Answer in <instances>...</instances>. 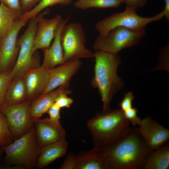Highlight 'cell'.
<instances>
[{"instance_id":"cell-1","label":"cell","mask_w":169,"mask_h":169,"mask_svg":"<svg viewBox=\"0 0 169 169\" xmlns=\"http://www.w3.org/2000/svg\"><path fill=\"white\" fill-rule=\"evenodd\" d=\"M152 150L138 130L132 128L125 136L104 152L107 169L143 168Z\"/></svg>"},{"instance_id":"cell-2","label":"cell","mask_w":169,"mask_h":169,"mask_svg":"<svg viewBox=\"0 0 169 169\" xmlns=\"http://www.w3.org/2000/svg\"><path fill=\"white\" fill-rule=\"evenodd\" d=\"M130 124L121 109L97 113L87 123L92 149L104 153L128 134L132 128Z\"/></svg>"},{"instance_id":"cell-3","label":"cell","mask_w":169,"mask_h":169,"mask_svg":"<svg viewBox=\"0 0 169 169\" xmlns=\"http://www.w3.org/2000/svg\"><path fill=\"white\" fill-rule=\"evenodd\" d=\"M92 86L99 91L103 103L102 113L110 111V105L114 94L123 88L124 83L117 74L121 62L117 54L96 50Z\"/></svg>"},{"instance_id":"cell-4","label":"cell","mask_w":169,"mask_h":169,"mask_svg":"<svg viewBox=\"0 0 169 169\" xmlns=\"http://www.w3.org/2000/svg\"><path fill=\"white\" fill-rule=\"evenodd\" d=\"M1 148L5 153L3 162L6 165L28 169L36 167L40 148L37 142L33 125L26 133Z\"/></svg>"},{"instance_id":"cell-5","label":"cell","mask_w":169,"mask_h":169,"mask_svg":"<svg viewBox=\"0 0 169 169\" xmlns=\"http://www.w3.org/2000/svg\"><path fill=\"white\" fill-rule=\"evenodd\" d=\"M49 12L48 10H44L30 19L26 30L18 39V54L15 65L11 71L13 78L23 77L29 69L39 66L37 64L39 62L38 56L33 55L34 38L39 20Z\"/></svg>"},{"instance_id":"cell-6","label":"cell","mask_w":169,"mask_h":169,"mask_svg":"<svg viewBox=\"0 0 169 169\" xmlns=\"http://www.w3.org/2000/svg\"><path fill=\"white\" fill-rule=\"evenodd\" d=\"M136 9L127 6L121 12L114 14L98 22L95 28L100 36L103 37L111 29L122 27L136 31L145 30L146 25L152 22L157 21L164 17L163 11L151 17H143L138 15Z\"/></svg>"},{"instance_id":"cell-7","label":"cell","mask_w":169,"mask_h":169,"mask_svg":"<svg viewBox=\"0 0 169 169\" xmlns=\"http://www.w3.org/2000/svg\"><path fill=\"white\" fill-rule=\"evenodd\" d=\"M61 40L64 63L81 58L94 57V53L85 47L84 32L80 23L66 24L61 32Z\"/></svg>"},{"instance_id":"cell-8","label":"cell","mask_w":169,"mask_h":169,"mask_svg":"<svg viewBox=\"0 0 169 169\" xmlns=\"http://www.w3.org/2000/svg\"><path fill=\"white\" fill-rule=\"evenodd\" d=\"M145 33V30L136 31L118 27L109 31L104 36H99L94 43L96 50L117 54L121 50L137 44Z\"/></svg>"},{"instance_id":"cell-9","label":"cell","mask_w":169,"mask_h":169,"mask_svg":"<svg viewBox=\"0 0 169 169\" xmlns=\"http://www.w3.org/2000/svg\"><path fill=\"white\" fill-rule=\"evenodd\" d=\"M30 102L25 101L16 104L5 102L0 106L14 138H18L28 132L33 125L29 114Z\"/></svg>"},{"instance_id":"cell-10","label":"cell","mask_w":169,"mask_h":169,"mask_svg":"<svg viewBox=\"0 0 169 169\" xmlns=\"http://www.w3.org/2000/svg\"><path fill=\"white\" fill-rule=\"evenodd\" d=\"M28 21L20 17L17 18L10 30L0 40L1 72L7 71L16 58L19 50L18 35Z\"/></svg>"},{"instance_id":"cell-11","label":"cell","mask_w":169,"mask_h":169,"mask_svg":"<svg viewBox=\"0 0 169 169\" xmlns=\"http://www.w3.org/2000/svg\"><path fill=\"white\" fill-rule=\"evenodd\" d=\"M61 169H107L104 153L93 149L77 155L69 153L59 167Z\"/></svg>"},{"instance_id":"cell-12","label":"cell","mask_w":169,"mask_h":169,"mask_svg":"<svg viewBox=\"0 0 169 169\" xmlns=\"http://www.w3.org/2000/svg\"><path fill=\"white\" fill-rule=\"evenodd\" d=\"M37 143L41 148L65 139V130L60 121L49 118L38 119L33 121Z\"/></svg>"},{"instance_id":"cell-13","label":"cell","mask_w":169,"mask_h":169,"mask_svg":"<svg viewBox=\"0 0 169 169\" xmlns=\"http://www.w3.org/2000/svg\"><path fill=\"white\" fill-rule=\"evenodd\" d=\"M138 130L147 145L152 150L166 143L169 138V130L147 116L141 120Z\"/></svg>"},{"instance_id":"cell-14","label":"cell","mask_w":169,"mask_h":169,"mask_svg":"<svg viewBox=\"0 0 169 169\" xmlns=\"http://www.w3.org/2000/svg\"><path fill=\"white\" fill-rule=\"evenodd\" d=\"M82 65L80 61L76 60L64 63L57 67L48 69V81L43 94L50 92L61 86H69L71 78Z\"/></svg>"},{"instance_id":"cell-15","label":"cell","mask_w":169,"mask_h":169,"mask_svg":"<svg viewBox=\"0 0 169 169\" xmlns=\"http://www.w3.org/2000/svg\"><path fill=\"white\" fill-rule=\"evenodd\" d=\"M62 19L58 15L51 19H45L44 17L40 19L34 38V53L38 49L44 50L49 47L54 38L57 27Z\"/></svg>"},{"instance_id":"cell-16","label":"cell","mask_w":169,"mask_h":169,"mask_svg":"<svg viewBox=\"0 0 169 169\" xmlns=\"http://www.w3.org/2000/svg\"><path fill=\"white\" fill-rule=\"evenodd\" d=\"M69 19V18L62 19L56 29L52 44L43 50L44 59L41 66L46 69L53 68L64 63L61 36L63 29Z\"/></svg>"},{"instance_id":"cell-17","label":"cell","mask_w":169,"mask_h":169,"mask_svg":"<svg viewBox=\"0 0 169 169\" xmlns=\"http://www.w3.org/2000/svg\"><path fill=\"white\" fill-rule=\"evenodd\" d=\"M48 69L41 66L29 69L23 76L28 99L42 94L47 86L49 79Z\"/></svg>"},{"instance_id":"cell-18","label":"cell","mask_w":169,"mask_h":169,"mask_svg":"<svg viewBox=\"0 0 169 169\" xmlns=\"http://www.w3.org/2000/svg\"><path fill=\"white\" fill-rule=\"evenodd\" d=\"M68 86H61L35 98L30 103L29 114L33 121L39 119L47 112L61 93L70 91Z\"/></svg>"},{"instance_id":"cell-19","label":"cell","mask_w":169,"mask_h":169,"mask_svg":"<svg viewBox=\"0 0 169 169\" xmlns=\"http://www.w3.org/2000/svg\"><path fill=\"white\" fill-rule=\"evenodd\" d=\"M68 142L65 139L40 148L37 159L36 168L42 169L66 153Z\"/></svg>"},{"instance_id":"cell-20","label":"cell","mask_w":169,"mask_h":169,"mask_svg":"<svg viewBox=\"0 0 169 169\" xmlns=\"http://www.w3.org/2000/svg\"><path fill=\"white\" fill-rule=\"evenodd\" d=\"M147 157L143 168L167 169L169 166V145L164 144L153 150Z\"/></svg>"},{"instance_id":"cell-21","label":"cell","mask_w":169,"mask_h":169,"mask_svg":"<svg viewBox=\"0 0 169 169\" xmlns=\"http://www.w3.org/2000/svg\"><path fill=\"white\" fill-rule=\"evenodd\" d=\"M14 78L10 83L5 95V102L10 105L20 103L27 98L26 88L23 77Z\"/></svg>"},{"instance_id":"cell-22","label":"cell","mask_w":169,"mask_h":169,"mask_svg":"<svg viewBox=\"0 0 169 169\" xmlns=\"http://www.w3.org/2000/svg\"><path fill=\"white\" fill-rule=\"evenodd\" d=\"M23 13L0 3V40L10 30L15 21Z\"/></svg>"},{"instance_id":"cell-23","label":"cell","mask_w":169,"mask_h":169,"mask_svg":"<svg viewBox=\"0 0 169 169\" xmlns=\"http://www.w3.org/2000/svg\"><path fill=\"white\" fill-rule=\"evenodd\" d=\"M73 0H40L38 3L30 10L24 12L19 17L28 20L36 16L47 7L57 4L67 5Z\"/></svg>"},{"instance_id":"cell-24","label":"cell","mask_w":169,"mask_h":169,"mask_svg":"<svg viewBox=\"0 0 169 169\" xmlns=\"http://www.w3.org/2000/svg\"><path fill=\"white\" fill-rule=\"evenodd\" d=\"M122 3V0H79L74 5L77 8L84 9L91 8H117Z\"/></svg>"},{"instance_id":"cell-25","label":"cell","mask_w":169,"mask_h":169,"mask_svg":"<svg viewBox=\"0 0 169 169\" xmlns=\"http://www.w3.org/2000/svg\"><path fill=\"white\" fill-rule=\"evenodd\" d=\"M13 138L5 116L0 111V147L11 143Z\"/></svg>"},{"instance_id":"cell-26","label":"cell","mask_w":169,"mask_h":169,"mask_svg":"<svg viewBox=\"0 0 169 169\" xmlns=\"http://www.w3.org/2000/svg\"><path fill=\"white\" fill-rule=\"evenodd\" d=\"M13 79L11 71L0 73V106L5 103V95L8 87Z\"/></svg>"},{"instance_id":"cell-27","label":"cell","mask_w":169,"mask_h":169,"mask_svg":"<svg viewBox=\"0 0 169 169\" xmlns=\"http://www.w3.org/2000/svg\"><path fill=\"white\" fill-rule=\"evenodd\" d=\"M71 93V91L61 93L56 98L54 103L60 108L70 107L73 102V100L68 97L67 95Z\"/></svg>"},{"instance_id":"cell-28","label":"cell","mask_w":169,"mask_h":169,"mask_svg":"<svg viewBox=\"0 0 169 169\" xmlns=\"http://www.w3.org/2000/svg\"><path fill=\"white\" fill-rule=\"evenodd\" d=\"M125 117L134 126L139 125L141 120L137 115V110L132 107L123 112Z\"/></svg>"},{"instance_id":"cell-29","label":"cell","mask_w":169,"mask_h":169,"mask_svg":"<svg viewBox=\"0 0 169 169\" xmlns=\"http://www.w3.org/2000/svg\"><path fill=\"white\" fill-rule=\"evenodd\" d=\"M134 99V94L129 92L124 94L123 98L120 104L121 110L123 111L132 107V103Z\"/></svg>"},{"instance_id":"cell-30","label":"cell","mask_w":169,"mask_h":169,"mask_svg":"<svg viewBox=\"0 0 169 169\" xmlns=\"http://www.w3.org/2000/svg\"><path fill=\"white\" fill-rule=\"evenodd\" d=\"M60 109L54 103L50 106L47 112L49 115V118L54 121H60Z\"/></svg>"},{"instance_id":"cell-31","label":"cell","mask_w":169,"mask_h":169,"mask_svg":"<svg viewBox=\"0 0 169 169\" xmlns=\"http://www.w3.org/2000/svg\"><path fill=\"white\" fill-rule=\"evenodd\" d=\"M0 2L13 10L23 13L20 6V0H0Z\"/></svg>"},{"instance_id":"cell-32","label":"cell","mask_w":169,"mask_h":169,"mask_svg":"<svg viewBox=\"0 0 169 169\" xmlns=\"http://www.w3.org/2000/svg\"><path fill=\"white\" fill-rule=\"evenodd\" d=\"M40 0H20L22 9L23 13L28 11L34 7Z\"/></svg>"},{"instance_id":"cell-33","label":"cell","mask_w":169,"mask_h":169,"mask_svg":"<svg viewBox=\"0 0 169 169\" xmlns=\"http://www.w3.org/2000/svg\"><path fill=\"white\" fill-rule=\"evenodd\" d=\"M122 3L136 9L144 6L147 3L146 0H122Z\"/></svg>"},{"instance_id":"cell-34","label":"cell","mask_w":169,"mask_h":169,"mask_svg":"<svg viewBox=\"0 0 169 169\" xmlns=\"http://www.w3.org/2000/svg\"><path fill=\"white\" fill-rule=\"evenodd\" d=\"M165 6L164 9L163 10L164 16L167 21L169 20V0H164Z\"/></svg>"},{"instance_id":"cell-35","label":"cell","mask_w":169,"mask_h":169,"mask_svg":"<svg viewBox=\"0 0 169 169\" xmlns=\"http://www.w3.org/2000/svg\"><path fill=\"white\" fill-rule=\"evenodd\" d=\"M3 151L1 147H0V158L1 157L2 155Z\"/></svg>"},{"instance_id":"cell-36","label":"cell","mask_w":169,"mask_h":169,"mask_svg":"<svg viewBox=\"0 0 169 169\" xmlns=\"http://www.w3.org/2000/svg\"><path fill=\"white\" fill-rule=\"evenodd\" d=\"M0 72H1V71H0Z\"/></svg>"}]
</instances>
